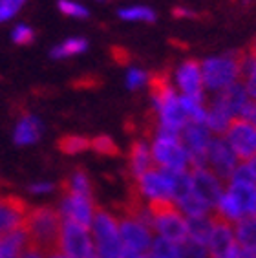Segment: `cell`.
I'll return each mask as SVG.
<instances>
[{"label":"cell","instance_id":"obj_1","mask_svg":"<svg viewBox=\"0 0 256 258\" xmlns=\"http://www.w3.org/2000/svg\"><path fill=\"white\" fill-rule=\"evenodd\" d=\"M22 227L28 234V247L39 251L46 258L60 251L62 216L59 209L51 205L30 207Z\"/></svg>","mask_w":256,"mask_h":258},{"label":"cell","instance_id":"obj_24","mask_svg":"<svg viewBox=\"0 0 256 258\" xmlns=\"http://www.w3.org/2000/svg\"><path fill=\"white\" fill-rule=\"evenodd\" d=\"M90 141H92V139L84 138V136L68 134V136H62V138L57 141V149L66 156H75V154L84 152V150H90Z\"/></svg>","mask_w":256,"mask_h":258},{"label":"cell","instance_id":"obj_29","mask_svg":"<svg viewBox=\"0 0 256 258\" xmlns=\"http://www.w3.org/2000/svg\"><path fill=\"white\" fill-rule=\"evenodd\" d=\"M57 10L62 13L64 17H70V19H88V8L83 6L77 0H59L57 2Z\"/></svg>","mask_w":256,"mask_h":258},{"label":"cell","instance_id":"obj_20","mask_svg":"<svg viewBox=\"0 0 256 258\" xmlns=\"http://www.w3.org/2000/svg\"><path fill=\"white\" fill-rule=\"evenodd\" d=\"M62 192L83 194V196H92V179L84 169L72 170L68 178L62 181Z\"/></svg>","mask_w":256,"mask_h":258},{"label":"cell","instance_id":"obj_12","mask_svg":"<svg viewBox=\"0 0 256 258\" xmlns=\"http://www.w3.org/2000/svg\"><path fill=\"white\" fill-rule=\"evenodd\" d=\"M238 158L232 152V149L229 147L225 138H214L211 139L207 150V167H211V170L216 174L220 179H231L232 172L236 169Z\"/></svg>","mask_w":256,"mask_h":258},{"label":"cell","instance_id":"obj_11","mask_svg":"<svg viewBox=\"0 0 256 258\" xmlns=\"http://www.w3.org/2000/svg\"><path fill=\"white\" fill-rule=\"evenodd\" d=\"M60 216L66 222H74L77 225L88 229L92 225L95 213V205L92 196H83V194H74V192H64L62 200L59 205Z\"/></svg>","mask_w":256,"mask_h":258},{"label":"cell","instance_id":"obj_28","mask_svg":"<svg viewBox=\"0 0 256 258\" xmlns=\"http://www.w3.org/2000/svg\"><path fill=\"white\" fill-rule=\"evenodd\" d=\"M90 150H94L95 154L104 156V158H115V156L121 154L119 150V145L113 141L110 136H95L92 141H90Z\"/></svg>","mask_w":256,"mask_h":258},{"label":"cell","instance_id":"obj_2","mask_svg":"<svg viewBox=\"0 0 256 258\" xmlns=\"http://www.w3.org/2000/svg\"><path fill=\"white\" fill-rule=\"evenodd\" d=\"M92 238H94L95 253L99 258H119L124 251L121 234H119V220L108 209L97 207L92 220Z\"/></svg>","mask_w":256,"mask_h":258},{"label":"cell","instance_id":"obj_26","mask_svg":"<svg viewBox=\"0 0 256 258\" xmlns=\"http://www.w3.org/2000/svg\"><path fill=\"white\" fill-rule=\"evenodd\" d=\"M117 15L119 19L130 20V22H154L156 20V13L148 6H128V8H121L117 11Z\"/></svg>","mask_w":256,"mask_h":258},{"label":"cell","instance_id":"obj_18","mask_svg":"<svg viewBox=\"0 0 256 258\" xmlns=\"http://www.w3.org/2000/svg\"><path fill=\"white\" fill-rule=\"evenodd\" d=\"M227 192L236 200L243 216H256V185L229 181Z\"/></svg>","mask_w":256,"mask_h":258},{"label":"cell","instance_id":"obj_37","mask_svg":"<svg viewBox=\"0 0 256 258\" xmlns=\"http://www.w3.org/2000/svg\"><path fill=\"white\" fill-rule=\"evenodd\" d=\"M172 15L176 17V19H198V13L196 11L188 10V8H181V6H177V8H174L172 10Z\"/></svg>","mask_w":256,"mask_h":258},{"label":"cell","instance_id":"obj_33","mask_svg":"<svg viewBox=\"0 0 256 258\" xmlns=\"http://www.w3.org/2000/svg\"><path fill=\"white\" fill-rule=\"evenodd\" d=\"M11 40L19 46L31 44L35 40V31L33 28H30L28 24H19L15 26V30L11 31Z\"/></svg>","mask_w":256,"mask_h":258},{"label":"cell","instance_id":"obj_45","mask_svg":"<svg viewBox=\"0 0 256 258\" xmlns=\"http://www.w3.org/2000/svg\"><path fill=\"white\" fill-rule=\"evenodd\" d=\"M145 258H150V256H148V254H145Z\"/></svg>","mask_w":256,"mask_h":258},{"label":"cell","instance_id":"obj_13","mask_svg":"<svg viewBox=\"0 0 256 258\" xmlns=\"http://www.w3.org/2000/svg\"><path fill=\"white\" fill-rule=\"evenodd\" d=\"M190 185L192 192L198 198L205 202L211 209H216L218 202L222 198V179L212 172L207 167H200V169H192L190 172Z\"/></svg>","mask_w":256,"mask_h":258},{"label":"cell","instance_id":"obj_10","mask_svg":"<svg viewBox=\"0 0 256 258\" xmlns=\"http://www.w3.org/2000/svg\"><path fill=\"white\" fill-rule=\"evenodd\" d=\"M212 233L209 236L207 251L211 258H232L238 249L236 236L232 231L231 224L227 220L220 218L216 213L212 214Z\"/></svg>","mask_w":256,"mask_h":258},{"label":"cell","instance_id":"obj_15","mask_svg":"<svg viewBox=\"0 0 256 258\" xmlns=\"http://www.w3.org/2000/svg\"><path fill=\"white\" fill-rule=\"evenodd\" d=\"M174 81L183 95L190 97H203V77L202 62L196 59L183 60L174 72Z\"/></svg>","mask_w":256,"mask_h":258},{"label":"cell","instance_id":"obj_4","mask_svg":"<svg viewBox=\"0 0 256 258\" xmlns=\"http://www.w3.org/2000/svg\"><path fill=\"white\" fill-rule=\"evenodd\" d=\"M152 159L159 169L168 172H185L188 169V154L183 147L179 134H170L158 130L152 138Z\"/></svg>","mask_w":256,"mask_h":258},{"label":"cell","instance_id":"obj_30","mask_svg":"<svg viewBox=\"0 0 256 258\" xmlns=\"http://www.w3.org/2000/svg\"><path fill=\"white\" fill-rule=\"evenodd\" d=\"M179 258H211L209 256L207 245L198 243L194 240H185L179 243Z\"/></svg>","mask_w":256,"mask_h":258},{"label":"cell","instance_id":"obj_27","mask_svg":"<svg viewBox=\"0 0 256 258\" xmlns=\"http://www.w3.org/2000/svg\"><path fill=\"white\" fill-rule=\"evenodd\" d=\"M147 254L150 258H179V245L163 236H158L156 240H152V245Z\"/></svg>","mask_w":256,"mask_h":258},{"label":"cell","instance_id":"obj_7","mask_svg":"<svg viewBox=\"0 0 256 258\" xmlns=\"http://www.w3.org/2000/svg\"><path fill=\"white\" fill-rule=\"evenodd\" d=\"M225 139L232 152L241 161L256 158V124L243 117L232 119L225 132Z\"/></svg>","mask_w":256,"mask_h":258},{"label":"cell","instance_id":"obj_41","mask_svg":"<svg viewBox=\"0 0 256 258\" xmlns=\"http://www.w3.org/2000/svg\"><path fill=\"white\" fill-rule=\"evenodd\" d=\"M249 121L256 124V101L252 103V108H251V114H249Z\"/></svg>","mask_w":256,"mask_h":258},{"label":"cell","instance_id":"obj_23","mask_svg":"<svg viewBox=\"0 0 256 258\" xmlns=\"http://www.w3.org/2000/svg\"><path fill=\"white\" fill-rule=\"evenodd\" d=\"M234 236L240 247H256V216H243L238 220Z\"/></svg>","mask_w":256,"mask_h":258},{"label":"cell","instance_id":"obj_36","mask_svg":"<svg viewBox=\"0 0 256 258\" xmlns=\"http://www.w3.org/2000/svg\"><path fill=\"white\" fill-rule=\"evenodd\" d=\"M112 57H113V60L121 66H126L128 62H130V51L124 50V48H119V46L112 48Z\"/></svg>","mask_w":256,"mask_h":258},{"label":"cell","instance_id":"obj_25","mask_svg":"<svg viewBox=\"0 0 256 258\" xmlns=\"http://www.w3.org/2000/svg\"><path fill=\"white\" fill-rule=\"evenodd\" d=\"M216 214L220 216V218L227 220L229 224H231V222H238V220L243 218L240 205L236 204V200L232 198L229 192L222 194V198H220V202H218V205H216Z\"/></svg>","mask_w":256,"mask_h":258},{"label":"cell","instance_id":"obj_14","mask_svg":"<svg viewBox=\"0 0 256 258\" xmlns=\"http://www.w3.org/2000/svg\"><path fill=\"white\" fill-rule=\"evenodd\" d=\"M30 205L15 194L0 196V236L22 227Z\"/></svg>","mask_w":256,"mask_h":258},{"label":"cell","instance_id":"obj_38","mask_svg":"<svg viewBox=\"0 0 256 258\" xmlns=\"http://www.w3.org/2000/svg\"><path fill=\"white\" fill-rule=\"evenodd\" d=\"M232 258H256V247H240L238 245L236 253Z\"/></svg>","mask_w":256,"mask_h":258},{"label":"cell","instance_id":"obj_19","mask_svg":"<svg viewBox=\"0 0 256 258\" xmlns=\"http://www.w3.org/2000/svg\"><path fill=\"white\" fill-rule=\"evenodd\" d=\"M28 249V234L24 227L0 236V258H20Z\"/></svg>","mask_w":256,"mask_h":258},{"label":"cell","instance_id":"obj_35","mask_svg":"<svg viewBox=\"0 0 256 258\" xmlns=\"http://www.w3.org/2000/svg\"><path fill=\"white\" fill-rule=\"evenodd\" d=\"M28 190L31 194H49L57 190V187H55V183H49V181H39V183H31Z\"/></svg>","mask_w":256,"mask_h":258},{"label":"cell","instance_id":"obj_3","mask_svg":"<svg viewBox=\"0 0 256 258\" xmlns=\"http://www.w3.org/2000/svg\"><path fill=\"white\" fill-rule=\"evenodd\" d=\"M240 59H241V51H232V53L209 57V59L203 60L202 62L203 88L212 90V92H220V90H225L227 86L241 81Z\"/></svg>","mask_w":256,"mask_h":258},{"label":"cell","instance_id":"obj_43","mask_svg":"<svg viewBox=\"0 0 256 258\" xmlns=\"http://www.w3.org/2000/svg\"><path fill=\"white\" fill-rule=\"evenodd\" d=\"M49 258H66V256H64V254L59 251V253H53V254H51V256H49Z\"/></svg>","mask_w":256,"mask_h":258},{"label":"cell","instance_id":"obj_39","mask_svg":"<svg viewBox=\"0 0 256 258\" xmlns=\"http://www.w3.org/2000/svg\"><path fill=\"white\" fill-rule=\"evenodd\" d=\"M20 258H46V256H44V254H40L39 251H35V249L28 247L24 253H22V256H20Z\"/></svg>","mask_w":256,"mask_h":258},{"label":"cell","instance_id":"obj_8","mask_svg":"<svg viewBox=\"0 0 256 258\" xmlns=\"http://www.w3.org/2000/svg\"><path fill=\"white\" fill-rule=\"evenodd\" d=\"M179 139H181L183 147L187 150L192 169L207 167V150L212 139L211 130L202 123H190L188 121L179 132Z\"/></svg>","mask_w":256,"mask_h":258},{"label":"cell","instance_id":"obj_34","mask_svg":"<svg viewBox=\"0 0 256 258\" xmlns=\"http://www.w3.org/2000/svg\"><path fill=\"white\" fill-rule=\"evenodd\" d=\"M24 4L26 0H0V22L11 20Z\"/></svg>","mask_w":256,"mask_h":258},{"label":"cell","instance_id":"obj_46","mask_svg":"<svg viewBox=\"0 0 256 258\" xmlns=\"http://www.w3.org/2000/svg\"><path fill=\"white\" fill-rule=\"evenodd\" d=\"M94 258H99V256H97V254H95V256H94Z\"/></svg>","mask_w":256,"mask_h":258},{"label":"cell","instance_id":"obj_21","mask_svg":"<svg viewBox=\"0 0 256 258\" xmlns=\"http://www.w3.org/2000/svg\"><path fill=\"white\" fill-rule=\"evenodd\" d=\"M188 222V240H194L198 243L207 245L209 236L212 233V224L214 220L212 216L205 214V216H194V218H187Z\"/></svg>","mask_w":256,"mask_h":258},{"label":"cell","instance_id":"obj_32","mask_svg":"<svg viewBox=\"0 0 256 258\" xmlns=\"http://www.w3.org/2000/svg\"><path fill=\"white\" fill-rule=\"evenodd\" d=\"M126 88L136 92V90H141L145 85H148V74L139 68H130L126 72Z\"/></svg>","mask_w":256,"mask_h":258},{"label":"cell","instance_id":"obj_44","mask_svg":"<svg viewBox=\"0 0 256 258\" xmlns=\"http://www.w3.org/2000/svg\"><path fill=\"white\" fill-rule=\"evenodd\" d=\"M94 2H104V0H94Z\"/></svg>","mask_w":256,"mask_h":258},{"label":"cell","instance_id":"obj_17","mask_svg":"<svg viewBox=\"0 0 256 258\" xmlns=\"http://www.w3.org/2000/svg\"><path fill=\"white\" fill-rule=\"evenodd\" d=\"M152 150H150V145L147 143V139H134L130 149H128V170L132 174V178H139L148 169H152Z\"/></svg>","mask_w":256,"mask_h":258},{"label":"cell","instance_id":"obj_9","mask_svg":"<svg viewBox=\"0 0 256 258\" xmlns=\"http://www.w3.org/2000/svg\"><path fill=\"white\" fill-rule=\"evenodd\" d=\"M119 234H121V242L123 247L128 251L139 254H147L150 245H152V233L150 227L145 225L130 216H119Z\"/></svg>","mask_w":256,"mask_h":258},{"label":"cell","instance_id":"obj_16","mask_svg":"<svg viewBox=\"0 0 256 258\" xmlns=\"http://www.w3.org/2000/svg\"><path fill=\"white\" fill-rule=\"evenodd\" d=\"M44 132V124L42 121L33 114H20L19 121L15 124V132H13V141L19 147H30L37 143Z\"/></svg>","mask_w":256,"mask_h":258},{"label":"cell","instance_id":"obj_22","mask_svg":"<svg viewBox=\"0 0 256 258\" xmlns=\"http://www.w3.org/2000/svg\"><path fill=\"white\" fill-rule=\"evenodd\" d=\"M86 50H88V40L83 39V37H70V39L62 40L55 48H51L49 57H53V59H68V57L84 53Z\"/></svg>","mask_w":256,"mask_h":258},{"label":"cell","instance_id":"obj_40","mask_svg":"<svg viewBox=\"0 0 256 258\" xmlns=\"http://www.w3.org/2000/svg\"><path fill=\"white\" fill-rule=\"evenodd\" d=\"M119 258H145V254L134 253V251H128V249H124V251L121 253V256H119Z\"/></svg>","mask_w":256,"mask_h":258},{"label":"cell","instance_id":"obj_6","mask_svg":"<svg viewBox=\"0 0 256 258\" xmlns=\"http://www.w3.org/2000/svg\"><path fill=\"white\" fill-rule=\"evenodd\" d=\"M60 253L66 258H94L97 254L94 238L88 233V229L66 220H62Z\"/></svg>","mask_w":256,"mask_h":258},{"label":"cell","instance_id":"obj_42","mask_svg":"<svg viewBox=\"0 0 256 258\" xmlns=\"http://www.w3.org/2000/svg\"><path fill=\"white\" fill-rule=\"evenodd\" d=\"M249 51H251V53L256 57V39H254V42H252V46H251V48H249Z\"/></svg>","mask_w":256,"mask_h":258},{"label":"cell","instance_id":"obj_31","mask_svg":"<svg viewBox=\"0 0 256 258\" xmlns=\"http://www.w3.org/2000/svg\"><path fill=\"white\" fill-rule=\"evenodd\" d=\"M241 83L245 85L247 94L252 101H256V57L252 55L247 62L243 74H241Z\"/></svg>","mask_w":256,"mask_h":258},{"label":"cell","instance_id":"obj_5","mask_svg":"<svg viewBox=\"0 0 256 258\" xmlns=\"http://www.w3.org/2000/svg\"><path fill=\"white\" fill-rule=\"evenodd\" d=\"M134 187L145 202L154 200H172L174 194V179L172 172L163 169H148L139 178L134 179Z\"/></svg>","mask_w":256,"mask_h":258}]
</instances>
